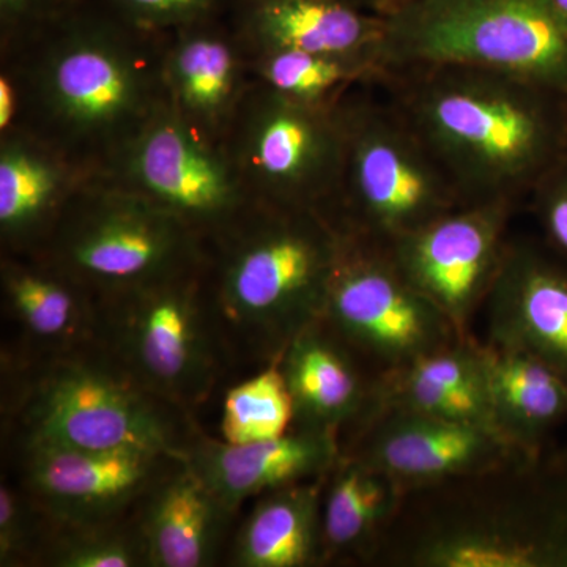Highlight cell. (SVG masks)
Listing matches in <instances>:
<instances>
[{
  "label": "cell",
  "mask_w": 567,
  "mask_h": 567,
  "mask_svg": "<svg viewBox=\"0 0 567 567\" xmlns=\"http://www.w3.org/2000/svg\"><path fill=\"white\" fill-rule=\"evenodd\" d=\"M96 346L142 386L188 412L210 399L229 364L204 259L136 289L96 298Z\"/></svg>",
  "instance_id": "obj_7"
},
{
  "label": "cell",
  "mask_w": 567,
  "mask_h": 567,
  "mask_svg": "<svg viewBox=\"0 0 567 567\" xmlns=\"http://www.w3.org/2000/svg\"><path fill=\"white\" fill-rule=\"evenodd\" d=\"M96 177L171 213L204 241L252 200L223 142L200 133L166 99Z\"/></svg>",
  "instance_id": "obj_12"
},
{
  "label": "cell",
  "mask_w": 567,
  "mask_h": 567,
  "mask_svg": "<svg viewBox=\"0 0 567 567\" xmlns=\"http://www.w3.org/2000/svg\"><path fill=\"white\" fill-rule=\"evenodd\" d=\"M341 112L344 163L330 216L342 230L388 244L465 205L393 104L349 96Z\"/></svg>",
  "instance_id": "obj_8"
},
{
  "label": "cell",
  "mask_w": 567,
  "mask_h": 567,
  "mask_svg": "<svg viewBox=\"0 0 567 567\" xmlns=\"http://www.w3.org/2000/svg\"><path fill=\"white\" fill-rule=\"evenodd\" d=\"M385 17L380 62L464 63L567 100V17L554 0H402Z\"/></svg>",
  "instance_id": "obj_6"
},
{
  "label": "cell",
  "mask_w": 567,
  "mask_h": 567,
  "mask_svg": "<svg viewBox=\"0 0 567 567\" xmlns=\"http://www.w3.org/2000/svg\"><path fill=\"white\" fill-rule=\"evenodd\" d=\"M293 421L292 395L279 361L262 365L224 395L221 435L233 445L275 439L286 434Z\"/></svg>",
  "instance_id": "obj_29"
},
{
  "label": "cell",
  "mask_w": 567,
  "mask_h": 567,
  "mask_svg": "<svg viewBox=\"0 0 567 567\" xmlns=\"http://www.w3.org/2000/svg\"><path fill=\"white\" fill-rule=\"evenodd\" d=\"M25 96L20 74L10 62L0 69V134L20 128L24 121Z\"/></svg>",
  "instance_id": "obj_35"
},
{
  "label": "cell",
  "mask_w": 567,
  "mask_h": 567,
  "mask_svg": "<svg viewBox=\"0 0 567 567\" xmlns=\"http://www.w3.org/2000/svg\"><path fill=\"white\" fill-rule=\"evenodd\" d=\"M2 365L13 442L186 458L204 434L194 413L142 386L96 344Z\"/></svg>",
  "instance_id": "obj_5"
},
{
  "label": "cell",
  "mask_w": 567,
  "mask_h": 567,
  "mask_svg": "<svg viewBox=\"0 0 567 567\" xmlns=\"http://www.w3.org/2000/svg\"><path fill=\"white\" fill-rule=\"evenodd\" d=\"M37 254L104 298L203 262L204 240L171 213L95 177Z\"/></svg>",
  "instance_id": "obj_9"
},
{
  "label": "cell",
  "mask_w": 567,
  "mask_h": 567,
  "mask_svg": "<svg viewBox=\"0 0 567 567\" xmlns=\"http://www.w3.org/2000/svg\"><path fill=\"white\" fill-rule=\"evenodd\" d=\"M401 2H402V0H395V6H398V3H401Z\"/></svg>",
  "instance_id": "obj_38"
},
{
  "label": "cell",
  "mask_w": 567,
  "mask_h": 567,
  "mask_svg": "<svg viewBox=\"0 0 567 567\" xmlns=\"http://www.w3.org/2000/svg\"><path fill=\"white\" fill-rule=\"evenodd\" d=\"M555 6L558 7V10L561 11L563 14L567 17V0H554Z\"/></svg>",
  "instance_id": "obj_37"
},
{
  "label": "cell",
  "mask_w": 567,
  "mask_h": 567,
  "mask_svg": "<svg viewBox=\"0 0 567 567\" xmlns=\"http://www.w3.org/2000/svg\"><path fill=\"white\" fill-rule=\"evenodd\" d=\"M347 2L379 14L388 13L395 6V0H347Z\"/></svg>",
  "instance_id": "obj_36"
},
{
  "label": "cell",
  "mask_w": 567,
  "mask_h": 567,
  "mask_svg": "<svg viewBox=\"0 0 567 567\" xmlns=\"http://www.w3.org/2000/svg\"><path fill=\"white\" fill-rule=\"evenodd\" d=\"M374 566L567 567V446L409 492Z\"/></svg>",
  "instance_id": "obj_3"
},
{
  "label": "cell",
  "mask_w": 567,
  "mask_h": 567,
  "mask_svg": "<svg viewBox=\"0 0 567 567\" xmlns=\"http://www.w3.org/2000/svg\"><path fill=\"white\" fill-rule=\"evenodd\" d=\"M323 320L377 375L464 339L445 312L406 281L385 246L346 230Z\"/></svg>",
  "instance_id": "obj_11"
},
{
  "label": "cell",
  "mask_w": 567,
  "mask_h": 567,
  "mask_svg": "<svg viewBox=\"0 0 567 567\" xmlns=\"http://www.w3.org/2000/svg\"><path fill=\"white\" fill-rule=\"evenodd\" d=\"M226 0H107L118 17L142 31L167 33L218 17Z\"/></svg>",
  "instance_id": "obj_32"
},
{
  "label": "cell",
  "mask_w": 567,
  "mask_h": 567,
  "mask_svg": "<svg viewBox=\"0 0 567 567\" xmlns=\"http://www.w3.org/2000/svg\"><path fill=\"white\" fill-rule=\"evenodd\" d=\"M513 200L468 204L382 244L406 281L442 309L461 336L486 308L502 271Z\"/></svg>",
  "instance_id": "obj_13"
},
{
  "label": "cell",
  "mask_w": 567,
  "mask_h": 567,
  "mask_svg": "<svg viewBox=\"0 0 567 567\" xmlns=\"http://www.w3.org/2000/svg\"><path fill=\"white\" fill-rule=\"evenodd\" d=\"M96 177L87 164L28 128L0 134L2 254H37L71 200Z\"/></svg>",
  "instance_id": "obj_17"
},
{
  "label": "cell",
  "mask_w": 567,
  "mask_h": 567,
  "mask_svg": "<svg viewBox=\"0 0 567 567\" xmlns=\"http://www.w3.org/2000/svg\"><path fill=\"white\" fill-rule=\"evenodd\" d=\"M342 453L383 470L406 494L475 475L522 451L494 431L375 406L341 440Z\"/></svg>",
  "instance_id": "obj_15"
},
{
  "label": "cell",
  "mask_w": 567,
  "mask_h": 567,
  "mask_svg": "<svg viewBox=\"0 0 567 567\" xmlns=\"http://www.w3.org/2000/svg\"><path fill=\"white\" fill-rule=\"evenodd\" d=\"M233 28L246 51L311 52L382 66L385 17L347 0H237Z\"/></svg>",
  "instance_id": "obj_23"
},
{
  "label": "cell",
  "mask_w": 567,
  "mask_h": 567,
  "mask_svg": "<svg viewBox=\"0 0 567 567\" xmlns=\"http://www.w3.org/2000/svg\"><path fill=\"white\" fill-rule=\"evenodd\" d=\"M237 513L186 458L175 461L134 509L148 567H212Z\"/></svg>",
  "instance_id": "obj_21"
},
{
  "label": "cell",
  "mask_w": 567,
  "mask_h": 567,
  "mask_svg": "<svg viewBox=\"0 0 567 567\" xmlns=\"http://www.w3.org/2000/svg\"><path fill=\"white\" fill-rule=\"evenodd\" d=\"M251 82L244 43L218 17L164 35V96L205 136L224 141Z\"/></svg>",
  "instance_id": "obj_19"
},
{
  "label": "cell",
  "mask_w": 567,
  "mask_h": 567,
  "mask_svg": "<svg viewBox=\"0 0 567 567\" xmlns=\"http://www.w3.org/2000/svg\"><path fill=\"white\" fill-rule=\"evenodd\" d=\"M341 106H305L252 80L224 148L249 197L330 215L344 163Z\"/></svg>",
  "instance_id": "obj_10"
},
{
  "label": "cell",
  "mask_w": 567,
  "mask_h": 567,
  "mask_svg": "<svg viewBox=\"0 0 567 567\" xmlns=\"http://www.w3.org/2000/svg\"><path fill=\"white\" fill-rule=\"evenodd\" d=\"M406 492L383 470L342 453L324 477V566H374Z\"/></svg>",
  "instance_id": "obj_24"
},
{
  "label": "cell",
  "mask_w": 567,
  "mask_h": 567,
  "mask_svg": "<svg viewBox=\"0 0 567 567\" xmlns=\"http://www.w3.org/2000/svg\"><path fill=\"white\" fill-rule=\"evenodd\" d=\"M341 454V436L293 424L286 434L245 445L203 434L186 461L238 514L246 499L327 475Z\"/></svg>",
  "instance_id": "obj_20"
},
{
  "label": "cell",
  "mask_w": 567,
  "mask_h": 567,
  "mask_svg": "<svg viewBox=\"0 0 567 567\" xmlns=\"http://www.w3.org/2000/svg\"><path fill=\"white\" fill-rule=\"evenodd\" d=\"M496 434L522 453H535L567 423V379L535 354L480 341Z\"/></svg>",
  "instance_id": "obj_25"
},
{
  "label": "cell",
  "mask_w": 567,
  "mask_h": 567,
  "mask_svg": "<svg viewBox=\"0 0 567 567\" xmlns=\"http://www.w3.org/2000/svg\"><path fill=\"white\" fill-rule=\"evenodd\" d=\"M0 295L17 330L2 360L35 363L96 344L95 295L40 254H2Z\"/></svg>",
  "instance_id": "obj_16"
},
{
  "label": "cell",
  "mask_w": 567,
  "mask_h": 567,
  "mask_svg": "<svg viewBox=\"0 0 567 567\" xmlns=\"http://www.w3.org/2000/svg\"><path fill=\"white\" fill-rule=\"evenodd\" d=\"M18 484L61 524L132 516L156 480L178 458L141 451H91L13 442Z\"/></svg>",
  "instance_id": "obj_14"
},
{
  "label": "cell",
  "mask_w": 567,
  "mask_h": 567,
  "mask_svg": "<svg viewBox=\"0 0 567 567\" xmlns=\"http://www.w3.org/2000/svg\"><path fill=\"white\" fill-rule=\"evenodd\" d=\"M73 0H0L2 54L20 50Z\"/></svg>",
  "instance_id": "obj_34"
},
{
  "label": "cell",
  "mask_w": 567,
  "mask_h": 567,
  "mask_svg": "<svg viewBox=\"0 0 567 567\" xmlns=\"http://www.w3.org/2000/svg\"><path fill=\"white\" fill-rule=\"evenodd\" d=\"M540 241L567 264V156L548 171L528 197Z\"/></svg>",
  "instance_id": "obj_33"
},
{
  "label": "cell",
  "mask_w": 567,
  "mask_h": 567,
  "mask_svg": "<svg viewBox=\"0 0 567 567\" xmlns=\"http://www.w3.org/2000/svg\"><path fill=\"white\" fill-rule=\"evenodd\" d=\"M495 431L475 334L379 375L377 405Z\"/></svg>",
  "instance_id": "obj_26"
},
{
  "label": "cell",
  "mask_w": 567,
  "mask_h": 567,
  "mask_svg": "<svg viewBox=\"0 0 567 567\" xmlns=\"http://www.w3.org/2000/svg\"><path fill=\"white\" fill-rule=\"evenodd\" d=\"M40 566L148 567L134 513L87 524L54 522Z\"/></svg>",
  "instance_id": "obj_30"
},
{
  "label": "cell",
  "mask_w": 567,
  "mask_h": 567,
  "mask_svg": "<svg viewBox=\"0 0 567 567\" xmlns=\"http://www.w3.org/2000/svg\"><path fill=\"white\" fill-rule=\"evenodd\" d=\"M252 80L293 102L338 110L357 85L380 84L385 70L369 59L300 51H246Z\"/></svg>",
  "instance_id": "obj_28"
},
{
  "label": "cell",
  "mask_w": 567,
  "mask_h": 567,
  "mask_svg": "<svg viewBox=\"0 0 567 567\" xmlns=\"http://www.w3.org/2000/svg\"><path fill=\"white\" fill-rule=\"evenodd\" d=\"M293 424L344 436L377 405L379 375L328 327L309 324L279 358Z\"/></svg>",
  "instance_id": "obj_22"
},
{
  "label": "cell",
  "mask_w": 567,
  "mask_h": 567,
  "mask_svg": "<svg viewBox=\"0 0 567 567\" xmlns=\"http://www.w3.org/2000/svg\"><path fill=\"white\" fill-rule=\"evenodd\" d=\"M342 230L328 213L252 199L204 241V275L230 360L267 365L323 319Z\"/></svg>",
  "instance_id": "obj_4"
},
{
  "label": "cell",
  "mask_w": 567,
  "mask_h": 567,
  "mask_svg": "<svg viewBox=\"0 0 567 567\" xmlns=\"http://www.w3.org/2000/svg\"><path fill=\"white\" fill-rule=\"evenodd\" d=\"M164 35L142 31L111 7L71 3L20 50L2 54L24 87L20 128L99 174L166 99Z\"/></svg>",
  "instance_id": "obj_2"
},
{
  "label": "cell",
  "mask_w": 567,
  "mask_h": 567,
  "mask_svg": "<svg viewBox=\"0 0 567 567\" xmlns=\"http://www.w3.org/2000/svg\"><path fill=\"white\" fill-rule=\"evenodd\" d=\"M488 341L535 354L567 379V264L543 241L509 240L486 303Z\"/></svg>",
  "instance_id": "obj_18"
},
{
  "label": "cell",
  "mask_w": 567,
  "mask_h": 567,
  "mask_svg": "<svg viewBox=\"0 0 567 567\" xmlns=\"http://www.w3.org/2000/svg\"><path fill=\"white\" fill-rule=\"evenodd\" d=\"M327 475L257 496L230 544L229 565L324 566L322 492Z\"/></svg>",
  "instance_id": "obj_27"
},
{
  "label": "cell",
  "mask_w": 567,
  "mask_h": 567,
  "mask_svg": "<svg viewBox=\"0 0 567 567\" xmlns=\"http://www.w3.org/2000/svg\"><path fill=\"white\" fill-rule=\"evenodd\" d=\"M380 85L465 205L522 204L567 156V100L464 63L388 71Z\"/></svg>",
  "instance_id": "obj_1"
},
{
  "label": "cell",
  "mask_w": 567,
  "mask_h": 567,
  "mask_svg": "<svg viewBox=\"0 0 567 567\" xmlns=\"http://www.w3.org/2000/svg\"><path fill=\"white\" fill-rule=\"evenodd\" d=\"M54 520L21 484L0 483V566H40Z\"/></svg>",
  "instance_id": "obj_31"
}]
</instances>
